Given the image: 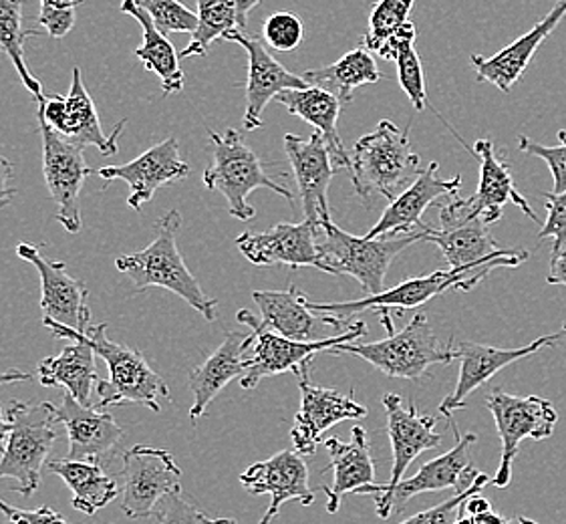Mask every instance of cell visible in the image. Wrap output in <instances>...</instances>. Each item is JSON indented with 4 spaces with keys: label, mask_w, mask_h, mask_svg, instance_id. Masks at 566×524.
Masks as SVG:
<instances>
[{
    "label": "cell",
    "mask_w": 566,
    "mask_h": 524,
    "mask_svg": "<svg viewBox=\"0 0 566 524\" xmlns=\"http://www.w3.org/2000/svg\"><path fill=\"white\" fill-rule=\"evenodd\" d=\"M7 413L11 433L0 458V480H17V492L29 499L39 491L46 458L57 442V406L11 401Z\"/></svg>",
    "instance_id": "cell-5"
},
{
    "label": "cell",
    "mask_w": 566,
    "mask_h": 524,
    "mask_svg": "<svg viewBox=\"0 0 566 524\" xmlns=\"http://www.w3.org/2000/svg\"><path fill=\"white\" fill-rule=\"evenodd\" d=\"M149 521L156 523H224V518H210L205 513H200L190 502L181 499V491L171 492L158 502Z\"/></svg>",
    "instance_id": "cell-45"
},
{
    "label": "cell",
    "mask_w": 566,
    "mask_h": 524,
    "mask_svg": "<svg viewBox=\"0 0 566 524\" xmlns=\"http://www.w3.org/2000/svg\"><path fill=\"white\" fill-rule=\"evenodd\" d=\"M563 331H565V333H566V323H565V325H563Z\"/></svg>",
    "instance_id": "cell-55"
},
{
    "label": "cell",
    "mask_w": 566,
    "mask_h": 524,
    "mask_svg": "<svg viewBox=\"0 0 566 524\" xmlns=\"http://www.w3.org/2000/svg\"><path fill=\"white\" fill-rule=\"evenodd\" d=\"M450 426L455 436V444L452 450L426 462L413 476L399 480L396 486L374 492L375 511L379 514V518L386 521L391 514L401 513L403 506L419 494L455 491L460 486L468 468L472 467L470 450H472V446L476 444L478 436L474 432L462 436L452 420H450Z\"/></svg>",
    "instance_id": "cell-13"
},
{
    "label": "cell",
    "mask_w": 566,
    "mask_h": 524,
    "mask_svg": "<svg viewBox=\"0 0 566 524\" xmlns=\"http://www.w3.org/2000/svg\"><path fill=\"white\" fill-rule=\"evenodd\" d=\"M276 102L323 134L337 170L352 171V156L347 154L337 129L340 109L345 105L337 95L308 85L305 90H286L279 93Z\"/></svg>",
    "instance_id": "cell-32"
},
{
    "label": "cell",
    "mask_w": 566,
    "mask_h": 524,
    "mask_svg": "<svg viewBox=\"0 0 566 524\" xmlns=\"http://www.w3.org/2000/svg\"><path fill=\"white\" fill-rule=\"evenodd\" d=\"M262 0H198V27L180 59L205 57L216 41H224L232 31H244L249 14Z\"/></svg>",
    "instance_id": "cell-36"
},
{
    "label": "cell",
    "mask_w": 566,
    "mask_h": 524,
    "mask_svg": "<svg viewBox=\"0 0 566 524\" xmlns=\"http://www.w3.org/2000/svg\"><path fill=\"white\" fill-rule=\"evenodd\" d=\"M438 170H440V164L431 161L426 170L419 171L418 178L389 202L381 218L377 220V224L365 237L367 239L396 237V234L413 232V229H423L426 224L421 222V214L430 206L436 205V200L460 192V186H462L460 176L443 180L438 176Z\"/></svg>",
    "instance_id": "cell-26"
},
{
    "label": "cell",
    "mask_w": 566,
    "mask_h": 524,
    "mask_svg": "<svg viewBox=\"0 0 566 524\" xmlns=\"http://www.w3.org/2000/svg\"><path fill=\"white\" fill-rule=\"evenodd\" d=\"M303 454L296 450H283L279 454L252 464L240 474V484L254 496L269 494L271 504L261 518V524L274 521L284 502L296 501L303 506L315 502V492L308 486V468Z\"/></svg>",
    "instance_id": "cell-23"
},
{
    "label": "cell",
    "mask_w": 566,
    "mask_h": 524,
    "mask_svg": "<svg viewBox=\"0 0 566 524\" xmlns=\"http://www.w3.org/2000/svg\"><path fill=\"white\" fill-rule=\"evenodd\" d=\"M122 12L136 19L142 27V45L136 49V57L148 73H154L161 83V95H174L184 90V73L180 67V55L174 49L168 34L161 33L148 12L144 11L137 0H124Z\"/></svg>",
    "instance_id": "cell-33"
},
{
    "label": "cell",
    "mask_w": 566,
    "mask_h": 524,
    "mask_svg": "<svg viewBox=\"0 0 566 524\" xmlns=\"http://www.w3.org/2000/svg\"><path fill=\"white\" fill-rule=\"evenodd\" d=\"M17 254L31 262L41 276V307L46 319L57 321L71 329L85 331L91 325V308L87 307L90 289L71 276L67 264L61 261H46L34 244H19Z\"/></svg>",
    "instance_id": "cell-18"
},
{
    "label": "cell",
    "mask_w": 566,
    "mask_h": 524,
    "mask_svg": "<svg viewBox=\"0 0 566 524\" xmlns=\"http://www.w3.org/2000/svg\"><path fill=\"white\" fill-rule=\"evenodd\" d=\"M93 174L103 180H124L129 184L132 195L127 198V206L139 210L142 206L151 202L161 186L184 180L190 174V166L181 161L178 139L166 137L164 142L146 149L136 160L119 166H105L93 170Z\"/></svg>",
    "instance_id": "cell-20"
},
{
    "label": "cell",
    "mask_w": 566,
    "mask_h": 524,
    "mask_svg": "<svg viewBox=\"0 0 566 524\" xmlns=\"http://www.w3.org/2000/svg\"><path fill=\"white\" fill-rule=\"evenodd\" d=\"M321 234V224L305 218L298 224H276L274 229L264 232H242L237 239V247L242 256L256 266H313L325 273L318 240Z\"/></svg>",
    "instance_id": "cell-16"
},
{
    "label": "cell",
    "mask_w": 566,
    "mask_h": 524,
    "mask_svg": "<svg viewBox=\"0 0 566 524\" xmlns=\"http://www.w3.org/2000/svg\"><path fill=\"white\" fill-rule=\"evenodd\" d=\"M12 182H14V166L9 158H4L0 154V210L11 206L17 196V188L12 186Z\"/></svg>",
    "instance_id": "cell-49"
},
{
    "label": "cell",
    "mask_w": 566,
    "mask_h": 524,
    "mask_svg": "<svg viewBox=\"0 0 566 524\" xmlns=\"http://www.w3.org/2000/svg\"><path fill=\"white\" fill-rule=\"evenodd\" d=\"M384 408L387 411V432H389V442H391V452H394V467H391V476L386 484H369L357 494H374L384 489L396 486L399 480L406 476L413 460L428 450H436L442 444V433L436 432V418L433 416H423L419 413L416 406L406 408L401 398L397 394H386L384 396Z\"/></svg>",
    "instance_id": "cell-21"
},
{
    "label": "cell",
    "mask_w": 566,
    "mask_h": 524,
    "mask_svg": "<svg viewBox=\"0 0 566 524\" xmlns=\"http://www.w3.org/2000/svg\"><path fill=\"white\" fill-rule=\"evenodd\" d=\"M305 24L295 12H274L262 24V39L266 46L279 53H291L303 43Z\"/></svg>",
    "instance_id": "cell-43"
},
{
    "label": "cell",
    "mask_w": 566,
    "mask_h": 524,
    "mask_svg": "<svg viewBox=\"0 0 566 524\" xmlns=\"http://www.w3.org/2000/svg\"><path fill=\"white\" fill-rule=\"evenodd\" d=\"M23 7L24 0H0V49L11 59L12 67L23 81L24 90L39 103L45 97L43 85L41 81L34 80L24 61V41L39 34V31H23Z\"/></svg>",
    "instance_id": "cell-39"
},
{
    "label": "cell",
    "mask_w": 566,
    "mask_h": 524,
    "mask_svg": "<svg viewBox=\"0 0 566 524\" xmlns=\"http://www.w3.org/2000/svg\"><path fill=\"white\" fill-rule=\"evenodd\" d=\"M544 206L548 217L544 220L538 240L553 239V254L566 247V190L565 192H544Z\"/></svg>",
    "instance_id": "cell-46"
},
{
    "label": "cell",
    "mask_w": 566,
    "mask_h": 524,
    "mask_svg": "<svg viewBox=\"0 0 566 524\" xmlns=\"http://www.w3.org/2000/svg\"><path fill=\"white\" fill-rule=\"evenodd\" d=\"M548 285L566 286V247L551 259V273L546 276Z\"/></svg>",
    "instance_id": "cell-50"
},
{
    "label": "cell",
    "mask_w": 566,
    "mask_h": 524,
    "mask_svg": "<svg viewBox=\"0 0 566 524\" xmlns=\"http://www.w3.org/2000/svg\"><path fill=\"white\" fill-rule=\"evenodd\" d=\"M228 43H237L249 55V81H247V112H244V129L254 132L262 127V112L266 105L276 99L279 93L286 90H305L308 87L301 75L291 73L272 57L266 43L254 34L244 31H232L227 34Z\"/></svg>",
    "instance_id": "cell-22"
},
{
    "label": "cell",
    "mask_w": 566,
    "mask_h": 524,
    "mask_svg": "<svg viewBox=\"0 0 566 524\" xmlns=\"http://www.w3.org/2000/svg\"><path fill=\"white\" fill-rule=\"evenodd\" d=\"M237 319L254 333V342L250 347L252 355L249 357V369L240 377V386L244 389L256 388L266 377L281 376L286 371L296 374L303 365L311 364L313 355L318 352H328L340 343L355 342L367 335V325L363 321H357L333 337H323L315 342H296L266 327L262 319L247 308H240Z\"/></svg>",
    "instance_id": "cell-8"
},
{
    "label": "cell",
    "mask_w": 566,
    "mask_h": 524,
    "mask_svg": "<svg viewBox=\"0 0 566 524\" xmlns=\"http://www.w3.org/2000/svg\"><path fill=\"white\" fill-rule=\"evenodd\" d=\"M181 229V214L170 210L154 224V240L144 251L124 254L115 261L119 273L127 274L136 285V293L146 291L149 286H159L171 291L196 308L206 321L216 319L218 301L206 295L202 286L198 285L196 276L190 273L186 262L178 251V232Z\"/></svg>",
    "instance_id": "cell-3"
},
{
    "label": "cell",
    "mask_w": 566,
    "mask_h": 524,
    "mask_svg": "<svg viewBox=\"0 0 566 524\" xmlns=\"http://www.w3.org/2000/svg\"><path fill=\"white\" fill-rule=\"evenodd\" d=\"M416 0H377L369 12L363 46L377 57L394 61L397 49L406 41H416L418 31L411 23Z\"/></svg>",
    "instance_id": "cell-37"
},
{
    "label": "cell",
    "mask_w": 566,
    "mask_h": 524,
    "mask_svg": "<svg viewBox=\"0 0 566 524\" xmlns=\"http://www.w3.org/2000/svg\"><path fill=\"white\" fill-rule=\"evenodd\" d=\"M0 513L7 516V521H11L14 524L31 523V524H63L65 523V516L55 513L51 506H39L34 511H23V509H14L9 502L0 499Z\"/></svg>",
    "instance_id": "cell-48"
},
{
    "label": "cell",
    "mask_w": 566,
    "mask_h": 524,
    "mask_svg": "<svg viewBox=\"0 0 566 524\" xmlns=\"http://www.w3.org/2000/svg\"><path fill=\"white\" fill-rule=\"evenodd\" d=\"M327 448L333 468V484L321 486L327 494V513L337 514L345 494L357 492L375 484V464L371 444L361 426L352 430V442H340L339 438H328L323 442Z\"/></svg>",
    "instance_id": "cell-30"
},
{
    "label": "cell",
    "mask_w": 566,
    "mask_h": 524,
    "mask_svg": "<svg viewBox=\"0 0 566 524\" xmlns=\"http://www.w3.org/2000/svg\"><path fill=\"white\" fill-rule=\"evenodd\" d=\"M301 77L308 83L321 87L325 92L337 95L340 102L352 103L353 92L361 85L377 83L384 80L375 63L374 53L365 46H357L349 53H345L339 61L325 65V67L306 69Z\"/></svg>",
    "instance_id": "cell-38"
},
{
    "label": "cell",
    "mask_w": 566,
    "mask_h": 524,
    "mask_svg": "<svg viewBox=\"0 0 566 524\" xmlns=\"http://www.w3.org/2000/svg\"><path fill=\"white\" fill-rule=\"evenodd\" d=\"M39 27L53 39H63L67 36L73 27L77 23V9H51V7H41L39 12Z\"/></svg>",
    "instance_id": "cell-47"
},
{
    "label": "cell",
    "mask_w": 566,
    "mask_h": 524,
    "mask_svg": "<svg viewBox=\"0 0 566 524\" xmlns=\"http://www.w3.org/2000/svg\"><path fill=\"white\" fill-rule=\"evenodd\" d=\"M137 4L148 12L149 19L164 34H192L198 27V14L178 0H137Z\"/></svg>",
    "instance_id": "cell-42"
},
{
    "label": "cell",
    "mask_w": 566,
    "mask_h": 524,
    "mask_svg": "<svg viewBox=\"0 0 566 524\" xmlns=\"http://www.w3.org/2000/svg\"><path fill=\"white\" fill-rule=\"evenodd\" d=\"M496 266L486 264V266H462V269H452L448 271H438V273L419 276V279H409L391 289H384L377 295H367L359 301H347V303H315L308 298V307L318 313H328L345 325V321L352 319L353 315H359L363 311L369 308H399L403 313L406 308H416L423 303L431 301L433 296L442 295L446 291L460 289V291H470L484 281L490 271Z\"/></svg>",
    "instance_id": "cell-10"
},
{
    "label": "cell",
    "mask_w": 566,
    "mask_h": 524,
    "mask_svg": "<svg viewBox=\"0 0 566 524\" xmlns=\"http://www.w3.org/2000/svg\"><path fill=\"white\" fill-rule=\"evenodd\" d=\"M426 240L433 242L448 266H510L516 269L528 261V252L518 249H502L490 234V222L482 214L464 218L450 224H440V229H426Z\"/></svg>",
    "instance_id": "cell-17"
},
{
    "label": "cell",
    "mask_w": 566,
    "mask_h": 524,
    "mask_svg": "<svg viewBox=\"0 0 566 524\" xmlns=\"http://www.w3.org/2000/svg\"><path fill=\"white\" fill-rule=\"evenodd\" d=\"M384 315L387 337L375 343H340L328 349L333 355H357L367 364L374 365L384 376L391 379H421L430 376L431 365H450L458 359L452 342L443 345L431 329L426 313H416L406 329H394L389 308H379Z\"/></svg>",
    "instance_id": "cell-2"
},
{
    "label": "cell",
    "mask_w": 566,
    "mask_h": 524,
    "mask_svg": "<svg viewBox=\"0 0 566 524\" xmlns=\"http://www.w3.org/2000/svg\"><path fill=\"white\" fill-rule=\"evenodd\" d=\"M284 151L295 174L298 196L303 202L306 220L325 222L331 220L328 210V184L337 170L327 142L321 132L313 136L298 137L293 134L284 136Z\"/></svg>",
    "instance_id": "cell-24"
},
{
    "label": "cell",
    "mask_w": 566,
    "mask_h": 524,
    "mask_svg": "<svg viewBox=\"0 0 566 524\" xmlns=\"http://www.w3.org/2000/svg\"><path fill=\"white\" fill-rule=\"evenodd\" d=\"M565 14L566 0H556L555 7L548 11L543 21H538L528 33L512 41L496 55L492 57L472 55L470 63L476 69V80L496 85L502 93L512 92V87L526 73L536 51L543 46L551 34L555 33L556 27L565 19Z\"/></svg>",
    "instance_id": "cell-27"
},
{
    "label": "cell",
    "mask_w": 566,
    "mask_h": 524,
    "mask_svg": "<svg viewBox=\"0 0 566 524\" xmlns=\"http://www.w3.org/2000/svg\"><path fill=\"white\" fill-rule=\"evenodd\" d=\"M311 364H305L295 376L301 388V410L296 411L295 423L291 430L293 448L303 457H313L317 446L323 442V433L328 428L347 420H361L369 410L345 396L337 389L318 388L311 379Z\"/></svg>",
    "instance_id": "cell-15"
},
{
    "label": "cell",
    "mask_w": 566,
    "mask_h": 524,
    "mask_svg": "<svg viewBox=\"0 0 566 524\" xmlns=\"http://www.w3.org/2000/svg\"><path fill=\"white\" fill-rule=\"evenodd\" d=\"M43 139V174L53 202L57 205V220L69 234L81 230L80 195L85 178L93 174L83 158V148L71 144L45 122H39Z\"/></svg>",
    "instance_id": "cell-14"
},
{
    "label": "cell",
    "mask_w": 566,
    "mask_h": 524,
    "mask_svg": "<svg viewBox=\"0 0 566 524\" xmlns=\"http://www.w3.org/2000/svg\"><path fill=\"white\" fill-rule=\"evenodd\" d=\"M252 342H254V333L230 331L214 354L210 355L200 367H193L190 371V391L193 396L192 408H190L192 420L205 416L208 406L232 379H240L247 374L249 369L247 352L252 347Z\"/></svg>",
    "instance_id": "cell-29"
},
{
    "label": "cell",
    "mask_w": 566,
    "mask_h": 524,
    "mask_svg": "<svg viewBox=\"0 0 566 524\" xmlns=\"http://www.w3.org/2000/svg\"><path fill=\"white\" fill-rule=\"evenodd\" d=\"M558 139L560 144L558 146H541L533 139H528L526 136L518 137V148L528 154V156H536V158H543L548 164V170L553 174V192H565L566 190V132L560 129L558 132Z\"/></svg>",
    "instance_id": "cell-44"
},
{
    "label": "cell",
    "mask_w": 566,
    "mask_h": 524,
    "mask_svg": "<svg viewBox=\"0 0 566 524\" xmlns=\"http://www.w3.org/2000/svg\"><path fill=\"white\" fill-rule=\"evenodd\" d=\"M33 376L19 371V369H0V386H9V384H19V381H31Z\"/></svg>",
    "instance_id": "cell-52"
},
{
    "label": "cell",
    "mask_w": 566,
    "mask_h": 524,
    "mask_svg": "<svg viewBox=\"0 0 566 524\" xmlns=\"http://www.w3.org/2000/svg\"><path fill=\"white\" fill-rule=\"evenodd\" d=\"M488 482H492V479H490L488 474L480 472V470H476L474 467L468 468L464 480L460 482V486L455 489V494H453L450 501L442 502V504H438V506H431V509L423 511V513L409 516L406 524L455 523L458 513H460V509H462V504H464L465 499H468V496H472V494H478V492L482 491V489L486 486Z\"/></svg>",
    "instance_id": "cell-40"
},
{
    "label": "cell",
    "mask_w": 566,
    "mask_h": 524,
    "mask_svg": "<svg viewBox=\"0 0 566 524\" xmlns=\"http://www.w3.org/2000/svg\"><path fill=\"white\" fill-rule=\"evenodd\" d=\"M486 408L496 422L502 442L499 470L492 476V484L506 489L512 480V464L518 457L522 442L548 440L555 433L558 413L553 401L548 399L538 396H512L499 388L488 394Z\"/></svg>",
    "instance_id": "cell-9"
},
{
    "label": "cell",
    "mask_w": 566,
    "mask_h": 524,
    "mask_svg": "<svg viewBox=\"0 0 566 524\" xmlns=\"http://www.w3.org/2000/svg\"><path fill=\"white\" fill-rule=\"evenodd\" d=\"M39 122H45L46 126L53 127L57 134L69 139L71 144L80 148L99 149L103 156L117 154V137L124 132L125 119H122L109 136L103 134L99 115L95 109V103L85 90V83L81 77V69H73V80L67 97L63 95H45L43 102H39L36 112Z\"/></svg>",
    "instance_id": "cell-12"
},
{
    "label": "cell",
    "mask_w": 566,
    "mask_h": 524,
    "mask_svg": "<svg viewBox=\"0 0 566 524\" xmlns=\"http://www.w3.org/2000/svg\"><path fill=\"white\" fill-rule=\"evenodd\" d=\"M9 433H11V420L9 413L0 406V454L4 452L7 442H9Z\"/></svg>",
    "instance_id": "cell-53"
},
{
    "label": "cell",
    "mask_w": 566,
    "mask_h": 524,
    "mask_svg": "<svg viewBox=\"0 0 566 524\" xmlns=\"http://www.w3.org/2000/svg\"><path fill=\"white\" fill-rule=\"evenodd\" d=\"M409 132V126L399 129L394 122L381 119L371 134L355 142L349 176L357 195L365 200L384 196L391 202L418 178L421 160L411 148Z\"/></svg>",
    "instance_id": "cell-4"
},
{
    "label": "cell",
    "mask_w": 566,
    "mask_h": 524,
    "mask_svg": "<svg viewBox=\"0 0 566 524\" xmlns=\"http://www.w3.org/2000/svg\"><path fill=\"white\" fill-rule=\"evenodd\" d=\"M36 376L45 388H65L81 404H91L99 381L95 352L90 343L71 342L57 357H45L36 367Z\"/></svg>",
    "instance_id": "cell-34"
},
{
    "label": "cell",
    "mask_w": 566,
    "mask_h": 524,
    "mask_svg": "<svg viewBox=\"0 0 566 524\" xmlns=\"http://www.w3.org/2000/svg\"><path fill=\"white\" fill-rule=\"evenodd\" d=\"M321 252L325 261V273L349 274L361 283L367 295H377L387 289L386 274L391 262L396 261L397 254H401L419 240H426L428 224L408 234L375 239L353 237L331 220L321 222Z\"/></svg>",
    "instance_id": "cell-6"
},
{
    "label": "cell",
    "mask_w": 566,
    "mask_h": 524,
    "mask_svg": "<svg viewBox=\"0 0 566 524\" xmlns=\"http://www.w3.org/2000/svg\"><path fill=\"white\" fill-rule=\"evenodd\" d=\"M472 156L480 160V184L478 192L472 198V205L490 224L499 222L502 218V208L512 202L518 206L522 212L531 220H538L533 208L526 202V198L516 190L514 176L510 170V164L499 160L492 139H478L472 149Z\"/></svg>",
    "instance_id": "cell-31"
},
{
    "label": "cell",
    "mask_w": 566,
    "mask_h": 524,
    "mask_svg": "<svg viewBox=\"0 0 566 524\" xmlns=\"http://www.w3.org/2000/svg\"><path fill=\"white\" fill-rule=\"evenodd\" d=\"M394 61H396L397 80L401 90L408 95L409 102L413 103V107L421 112L428 103V92H426L423 65L416 51V41H406L399 46Z\"/></svg>",
    "instance_id": "cell-41"
},
{
    "label": "cell",
    "mask_w": 566,
    "mask_h": 524,
    "mask_svg": "<svg viewBox=\"0 0 566 524\" xmlns=\"http://www.w3.org/2000/svg\"><path fill=\"white\" fill-rule=\"evenodd\" d=\"M43 325L57 339L90 343L95 355L105 361L109 377L99 379L95 388L99 396L97 406L103 410L122 404H139L151 411H159V399L170 398L166 381L149 367L144 355L132 347L107 339V323L90 325L85 333L46 317H43Z\"/></svg>",
    "instance_id": "cell-1"
},
{
    "label": "cell",
    "mask_w": 566,
    "mask_h": 524,
    "mask_svg": "<svg viewBox=\"0 0 566 524\" xmlns=\"http://www.w3.org/2000/svg\"><path fill=\"white\" fill-rule=\"evenodd\" d=\"M46 468L73 492V509L90 516L99 513L119 494V482L109 476L99 462L65 458L46 462Z\"/></svg>",
    "instance_id": "cell-35"
},
{
    "label": "cell",
    "mask_w": 566,
    "mask_h": 524,
    "mask_svg": "<svg viewBox=\"0 0 566 524\" xmlns=\"http://www.w3.org/2000/svg\"><path fill=\"white\" fill-rule=\"evenodd\" d=\"M41 7H51V9H77L83 4V0H39Z\"/></svg>",
    "instance_id": "cell-54"
},
{
    "label": "cell",
    "mask_w": 566,
    "mask_h": 524,
    "mask_svg": "<svg viewBox=\"0 0 566 524\" xmlns=\"http://www.w3.org/2000/svg\"><path fill=\"white\" fill-rule=\"evenodd\" d=\"M212 144V164L205 171V186L227 198L228 212L239 220H250L256 210L249 205L250 192L269 188L276 195L293 200L295 195L283 184L272 180L264 170L261 158L250 148L239 129L224 134L208 132Z\"/></svg>",
    "instance_id": "cell-7"
},
{
    "label": "cell",
    "mask_w": 566,
    "mask_h": 524,
    "mask_svg": "<svg viewBox=\"0 0 566 524\" xmlns=\"http://www.w3.org/2000/svg\"><path fill=\"white\" fill-rule=\"evenodd\" d=\"M254 303L261 311L262 323L272 331L296 342H315L321 331L343 329V323L328 313L308 307L311 296L296 285L286 291H254Z\"/></svg>",
    "instance_id": "cell-28"
},
{
    "label": "cell",
    "mask_w": 566,
    "mask_h": 524,
    "mask_svg": "<svg viewBox=\"0 0 566 524\" xmlns=\"http://www.w3.org/2000/svg\"><path fill=\"white\" fill-rule=\"evenodd\" d=\"M181 470L168 450L137 444L124 454L122 511L129 518H149L158 502L181 491Z\"/></svg>",
    "instance_id": "cell-11"
},
{
    "label": "cell",
    "mask_w": 566,
    "mask_h": 524,
    "mask_svg": "<svg viewBox=\"0 0 566 524\" xmlns=\"http://www.w3.org/2000/svg\"><path fill=\"white\" fill-rule=\"evenodd\" d=\"M516 523V521H512V518H506V516H502V514L494 513V509L492 511H488V513L476 514V516H470L465 524H509Z\"/></svg>",
    "instance_id": "cell-51"
},
{
    "label": "cell",
    "mask_w": 566,
    "mask_h": 524,
    "mask_svg": "<svg viewBox=\"0 0 566 524\" xmlns=\"http://www.w3.org/2000/svg\"><path fill=\"white\" fill-rule=\"evenodd\" d=\"M560 337L563 335L558 333L544 335L524 347H492L482 343H460L455 347L458 359H460V376H458L455 389L440 404V413L446 418H452L453 411L464 410L468 396L490 381L500 369L516 364L524 357H531L544 347H553L560 342Z\"/></svg>",
    "instance_id": "cell-19"
},
{
    "label": "cell",
    "mask_w": 566,
    "mask_h": 524,
    "mask_svg": "<svg viewBox=\"0 0 566 524\" xmlns=\"http://www.w3.org/2000/svg\"><path fill=\"white\" fill-rule=\"evenodd\" d=\"M59 423L65 426L69 438V460H109L124 440V430L114 416L91 404H81L71 394L63 396L57 408Z\"/></svg>",
    "instance_id": "cell-25"
}]
</instances>
